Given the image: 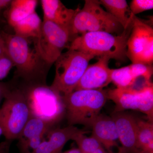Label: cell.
<instances>
[{
    "mask_svg": "<svg viewBox=\"0 0 153 153\" xmlns=\"http://www.w3.org/2000/svg\"><path fill=\"white\" fill-rule=\"evenodd\" d=\"M6 54L16 68V75L24 83H46V77L50 64L41 58L34 46L33 38H24L0 31Z\"/></svg>",
    "mask_w": 153,
    "mask_h": 153,
    "instance_id": "6da1fadb",
    "label": "cell"
},
{
    "mask_svg": "<svg viewBox=\"0 0 153 153\" xmlns=\"http://www.w3.org/2000/svg\"><path fill=\"white\" fill-rule=\"evenodd\" d=\"M132 25V23L119 36L105 32L84 33L71 41L68 49L94 57H107L111 59L124 61L127 57V44Z\"/></svg>",
    "mask_w": 153,
    "mask_h": 153,
    "instance_id": "7a4b0ae2",
    "label": "cell"
},
{
    "mask_svg": "<svg viewBox=\"0 0 153 153\" xmlns=\"http://www.w3.org/2000/svg\"><path fill=\"white\" fill-rule=\"evenodd\" d=\"M107 91L76 90L63 97L68 126L81 125L91 128L108 99Z\"/></svg>",
    "mask_w": 153,
    "mask_h": 153,
    "instance_id": "3957f363",
    "label": "cell"
},
{
    "mask_svg": "<svg viewBox=\"0 0 153 153\" xmlns=\"http://www.w3.org/2000/svg\"><path fill=\"white\" fill-rule=\"evenodd\" d=\"M99 1L85 0L82 9L78 10L70 25L72 39L88 32H105L121 35L124 30L117 19L103 10Z\"/></svg>",
    "mask_w": 153,
    "mask_h": 153,
    "instance_id": "277c9868",
    "label": "cell"
},
{
    "mask_svg": "<svg viewBox=\"0 0 153 153\" xmlns=\"http://www.w3.org/2000/svg\"><path fill=\"white\" fill-rule=\"evenodd\" d=\"M23 83L31 116L55 125L65 114L63 97L46 83Z\"/></svg>",
    "mask_w": 153,
    "mask_h": 153,
    "instance_id": "5b68a950",
    "label": "cell"
},
{
    "mask_svg": "<svg viewBox=\"0 0 153 153\" xmlns=\"http://www.w3.org/2000/svg\"><path fill=\"white\" fill-rule=\"evenodd\" d=\"M31 116L24 91L20 85H12L0 108V126L7 141L18 140Z\"/></svg>",
    "mask_w": 153,
    "mask_h": 153,
    "instance_id": "8992f818",
    "label": "cell"
},
{
    "mask_svg": "<svg viewBox=\"0 0 153 153\" xmlns=\"http://www.w3.org/2000/svg\"><path fill=\"white\" fill-rule=\"evenodd\" d=\"M94 57L69 49L62 53L55 62V78L50 86L63 97L73 92Z\"/></svg>",
    "mask_w": 153,
    "mask_h": 153,
    "instance_id": "52a82bcc",
    "label": "cell"
},
{
    "mask_svg": "<svg viewBox=\"0 0 153 153\" xmlns=\"http://www.w3.org/2000/svg\"><path fill=\"white\" fill-rule=\"evenodd\" d=\"M34 40L41 58L51 65L60 57L63 49L68 48L69 42L73 39L68 29L44 20L40 35Z\"/></svg>",
    "mask_w": 153,
    "mask_h": 153,
    "instance_id": "ba28073f",
    "label": "cell"
},
{
    "mask_svg": "<svg viewBox=\"0 0 153 153\" xmlns=\"http://www.w3.org/2000/svg\"><path fill=\"white\" fill-rule=\"evenodd\" d=\"M108 99L115 104L114 112L135 110L146 115L148 121H153V85L140 88H117L107 91Z\"/></svg>",
    "mask_w": 153,
    "mask_h": 153,
    "instance_id": "9c48e42d",
    "label": "cell"
},
{
    "mask_svg": "<svg viewBox=\"0 0 153 153\" xmlns=\"http://www.w3.org/2000/svg\"><path fill=\"white\" fill-rule=\"evenodd\" d=\"M127 56L132 63L152 64L153 28L136 16L127 44Z\"/></svg>",
    "mask_w": 153,
    "mask_h": 153,
    "instance_id": "30bf717a",
    "label": "cell"
},
{
    "mask_svg": "<svg viewBox=\"0 0 153 153\" xmlns=\"http://www.w3.org/2000/svg\"><path fill=\"white\" fill-rule=\"evenodd\" d=\"M111 117L117 129L121 146L113 153H135L137 148L136 117L124 111L114 112Z\"/></svg>",
    "mask_w": 153,
    "mask_h": 153,
    "instance_id": "8fae6325",
    "label": "cell"
},
{
    "mask_svg": "<svg viewBox=\"0 0 153 153\" xmlns=\"http://www.w3.org/2000/svg\"><path fill=\"white\" fill-rule=\"evenodd\" d=\"M110 58L100 57L97 62L88 66L75 90L101 89L111 82V69L108 67Z\"/></svg>",
    "mask_w": 153,
    "mask_h": 153,
    "instance_id": "7c38bea8",
    "label": "cell"
},
{
    "mask_svg": "<svg viewBox=\"0 0 153 153\" xmlns=\"http://www.w3.org/2000/svg\"><path fill=\"white\" fill-rule=\"evenodd\" d=\"M92 134L98 140L107 153H113V148L117 147L118 150L119 140L117 129L114 120L111 117L100 114L91 126Z\"/></svg>",
    "mask_w": 153,
    "mask_h": 153,
    "instance_id": "4fadbf2b",
    "label": "cell"
},
{
    "mask_svg": "<svg viewBox=\"0 0 153 153\" xmlns=\"http://www.w3.org/2000/svg\"><path fill=\"white\" fill-rule=\"evenodd\" d=\"M41 1L44 20L52 22L69 31L71 21L79 8L68 9L59 0H42Z\"/></svg>",
    "mask_w": 153,
    "mask_h": 153,
    "instance_id": "5bb4252c",
    "label": "cell"
},
{
    "mask_svg": "<svg viewBox=\"0 0 153 153\" xmlns=\"http://www.w3.org/2000/svg\"><path fill=\"white\" fill-rule=\"evenodd\" d=\"M38 1L36 0H14L8 8L6 19L13 27L19 22L36 12Z\"/></svg>",
    "mask_w": 153,
    "mask_h": 153,
    "instance_id": "9a60e30c",
    "label": "cell"
},
{
    "mask_svg": "<svg viewBox=\"0 0 153 153\" xmlns=\"http://www.w3.org/2000/svg\"><path fill=\"white\" fill-rule=\"evenodd\" d=\"M100 4L117 19L125 30L131 25L134 15L125 0H101Z\"/></svg>",
    "mask_w": 153,
    "mask_h": 153,
    "instance_id": "2e32d148",
    "label": "cell"
},
{
    "mask_svg": "<svg viewBox=\"0 0 153 153\" xmlns=\"http://www.w3.org/2000/svg\"><path fill=\"white\" fill-rule=\"evenodd\" d=\"M54 126L50 123L31 116L17 140L22 142L36 137H44L55 128Z\"/></svg>",
    "mask_w": 153,
    "mask_h": 153,
    "instance_id": "e0dca14e",
    "label": "cell"
},
{
    "mask_svg": "<svg viewBox=\"0 0 153 153\" xmlns=\"http://www.w3.org/2000/svg\"><path fill=\"white\" fill-rule=\"evenodd\" d=\"M137 148L153 153V124L136 117Z\"/></svg>",
    "mask_w": 153,
    "mask_h": 153,
    "instance_id": "ac0fdd59",
    "label": "cell"
},
{
    "mask_svg": "<svg viewBox=\"0 0 153 153\" xmlns=\"http://www.w3.org/2000/svg\"><path fill=\"white\" fill-rule=\"evenodd\" d=\"M42 22L36 12L19 22L13 27L15 34L27 38H38Z\"/></svg>",
    "mask_w": 153,
    "mask_h": 153,
    "instance_id": "d6986e66",
    "label": "cell"
},
{
    "mask_svg": "<svg viewBox=\"0 0 153 153\" xmlns=\"http://www.w3.org/2000/svg\"><path fill=\"white\" fill-rule=\"evenodd\" d=\"M111 82L116 85L117 88H128L133 86L135 79L132 74L129 66L117 69H111Z\"/></svg>",
    "mask_w": 153,
    "mask_h": 153,
    "instance_id": "ffe728a7",
    "label": "cell"
},
{
    "mask_svg": "<svg viewBox=\"0 0 153 153\" xmlns=\"http://www.w3.org/2000/svg\"><path fill=\"white\" fill-rule=\"evenodd\" d=\"M87 133V131H84L78 134L74 137L73 140L76 142L81 153H93L102 145L93 136H86L85 134Z\"/></svg>",
    "mask_w": 153,
    "mask_h": 153,
    "instance_id": "44dd1931",
    "label": "cell"
},
{
    "mask_svg": "<svg viewBox=\"0 0 153 153\" xmlns=\"http://www.w3.org/2000/svg\"><path fill=\"white\" fill-rule=\"evenodd\" d=\"M129 66L132 74L136 80L141 78L149 82H152L151 78L153 74L152 65L136 63H132Z\"/></svg>",
    "mask_w": 153,
    "mask_h": 153,
    "instance_id": "7402d4cb",
    "label": "cell"
},
{
    "mask_svg": "<svg viewBox=\"0 0 153 153\" xmlns=\"http://www.w3.org/2000/svg\"><path fill=\"white\" fill-rule=\"evenodd\" d=\"M129 6L131 13L135 16L153 8V0H133Z\"/></svg>",
    "mask_w": 153,
    "mask_h": 153,
    "instance_id": "603a6c76",
    "label": "cell"
},
{
    "mask_svg": "<svg viewBox=\"0 0 153 153\" xmlns=\"http://www.w3.org/2000/svg\"><path fill=\"white\" fill-rule=\"evenodd\" d=\"M13 66V63L7 55L0 57V80L7 76Z\"/></svg>",
    "mask_w": 153,
    "mask_h": 153,
    "instance_id": "cb8c5ba5",
    "label": "cell"
},
{
    "mask_svg": "<svg viewBox=\"0 0 153 153\" xmlns=\"http://www.w3.org/2000/svg\"><path fill=\"white\" fill-rule=\"evenodd\" d=\"M12 85L0 82V103L10 90Z\"/></svg>",
    "mask_w": 153,
    "mask_h": 153,
    "instance_id": "d4e9b609",
    "label": "cell"
},
{
    "mask_svg": "<svg viewBox=\"0 0 153 153\" xmlns=\"http://www.w3.org/2000/svg\"><path fill=\"white\" fill-rule=\"evenodd\" d=\"M11 142L7 141L0 146V153H9V149Z\"/></svg>",
    "mask_w": 153,
    "mask_h": 153,
    "instance_id": "484cf974",
    "label": "cell"
},
{
    "mask_svg": "<svg viewBox=\"0 0 153 153\" xmlns=\"http://www.w3.org/2000/svg\"><path fill=\"white\" fill-rule=\"evenodd\" d=\"M12 1L11 0H0V11L10 7Z\"/></svg>",
    "mask_w": 153,
    "mask_h": 153,
    "instance_id": "4316f807",
    "label": "cell"
},
{
    "mask_svg": "<svg viewBox=\"0 0 153 153\" xmlns=\"http://www.w3.org/2000/svg\"><path fill=\"white\" fill-rule=\"evenodd\" d=\"M6 55H7V54H6L4 44L2 39L0 37V57Z\"/></svg>",
    "mask_w": 153,
    "mask_h": 153,
    "instance_id": "83f0119b",
    "label": "cell"
},
{
    "mask_svg": "<svg viewBox=\"0 0 153 153\" xmlns=\"http://www.w3.org/2000/svg\"><path fill=\"white\" fill-rule=\"evenodd\" d=\"M62 153H82L78 148H74Z\"/></svg>",
    "mask_w": 153,
    "mask_h": 153,
    "instance_id": "f1b7e54d",
    "label": "cell"
},
{
    "mask_svg": "<svg viewBox=\"0 0 153 153\" xmlns=\"http://www.w3.org/2000/svg\"><path fill=\"white\" fill-rule=\"evenodd\" d=\"M93 153H107V152L103 147L102 146L100 147L97 149L96 150L94 151Z\"/></svg>",
    "mask_w": 153,
    "mask_h": 153,
    "instance_id": "f546056e",
    "label": "cell"
},
{
    "mask_svg": "<svg viewBox=\"0 0 153 153\" xmlns=\"http://www.w3.org/2000/svg\"><path fill=\"white\" fill-rule=\"evenodd\" d=\"M135 153H150V152H143V151H141V150H138Z\"/></svg>",
    "mask_w": 153,
    "mask_h": 153,
    "instance_id": "4dcf8cb0",
    "label": "cell"
},
{
    "mask_svg": "<svg viewBox=\"0 0 153 153\" xmlns=\"http://www.w3.org/2000/svg\"><path fill=\"white\" fill-rule=\"evenodd\" d=\"M2 134H3V131L1 127V126H0V136H1Z\"/></svg>",
    "mask_w": 153,
    "mask_h": 153,
    "instance_id": "1f68e13d",
    "label": "cell"
},
{
    "mask_svg": "<svg viewBox=\"0 0 153 153\" xmlns=\"http://www.w3.org/2000/svg\"><path fill=\"white\" fill-rule=\"evenodd\" d=\"M2 22V19L1 18V16H0V25H1V23Z\"/></svg>",
    "mask_w": 153,
    "mask_h": 153,
    "instance_id": "d6a6232c",
    "label": "cell"
}]
</instances>
